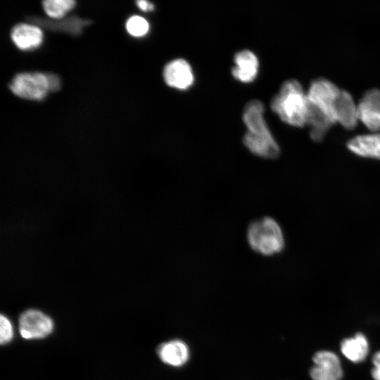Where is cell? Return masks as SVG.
<instances>
[{"mask_svg": "<svg viewBox=\"0 0 380 380\" xmlns=\"http://www.w3.org/2000/svg\"><path fill=\"white\" fill-rule=\"evenodd\" d=\"M308 105L307 93L296 80L284 82L270 104L283 122L297 127L306 125Z\"/></svg>", "mask_w": 380, "mask_h": 380, "instance_id": "cell-1", "label": "cell"}, {"mask_svg": "<svg viewBox=\"0 0 380 380\" xmlns=\"http://www.w3.org/2000/svg\"><path fill=\"white\" fill-rule=\"evenodd\" d=\"M249 247L263 256L280 253L285 247V238L279 222L272 217L265 216L253 220L246 230Z\"/></svg>", "mask_w": 380, "mask_h": 380, "instance_id": "cell-2", "label": "cell"}, {"mask_svg": "<svg viewBox=\"0 0 380 380\" xmlns=\"http://www.w3.org/2000/svg\"><path fill=\"white\" fill-rule=\"evenodd\" d=\"M342 89L331 81L319 78L314 80L307 92L309 102L324 113L334 124L336 110Z\"/></svg>", "mask_w": 380, "mask_h": 380, "instance_id": "cell-3", "label": "cell"}, {"mask_svg": "<svg viewBox=\"0 0 380 380\" xmlns=\"http://www.w3.org/2000/svg\"><path fill=\"white\" fill-rule=\"evenodd\" d=\"M9 89L18 97L35 101L44 99L49 91L46 73L38 72L17 74Z\"/></svg>", "mask_w": 380, "mask_h": 380, "instance_id": "cell-4", "label": "cell"}, {"mask_svg": "<svg viewBox=\"0 0 380 380\" xmlns=\"http://www.w3.org/2000/svg\"><path fill=\"white\" fill-rule=\"evenodd\" d=\"M53 327L51 319L36 310L24 312L19 319V331L26 339L40 338L49 335Z\"/></svg>", "mask_w": 380, "mask_h": 380, "instance_id": "cell-5", "label": "cell"}, {"mask_svg": "<svg viewBox=\"0 0 380 380\" xmlns=\"http://www.w3.org/2000/svg\"><path fill=\"white\" fill-rule=\"evenodd\" d=\"M312 361L314 365L310 371L312 380H341L343 369L338 356L328 350L316 353Z\"/></svg>", "mask_w": 380, "mask_h": 380, "instance_id": "cell-6", "label": "cell"}, {"mask_svg": "<svg viewBox=\"0 0 380 380\" xmlns=\"http://www.w3.org/2000/svg\"><path fill=\"white\" fill-rule=\"evenodd\" d=\"M357 106L358 120L369 129L380 131V90L372 89L367 91Z\"/></svg>", "mask_w": 380, "mask_h": 380, "instance_id": "cell-7", "label": "cell"}, {"mask_svg": "<svg viewBox=\"0 0 380 380\" xmlns=\"http://www.w3.org/2000/svg\"><path fill=\"white\" fill-rule=\"evenodd\" d=\"M264 106L260 101L247 103L243 112V120L247 127L246 134L260 138L274 137L263 117Z\"/></svg>", "mask_w": 380, "mask_h": 380, "instance_id": "cell-8", "label": "cell"}, {"mask_svg": "<svg viewBox=\"0 0 380 380\" xmlns=\"http://www.w3.org/2000/svg\"><path fill=\"white\" fill-rule=\"evenodd\" d=\"M163 78L168 86L181 90L189 88L194 80L191 65L182 58L173 60L165 66Z\"/></svg>", "mask_w": 380, "mask_h": 380, "instance_id": "cell-9", "label": "cell"}, {"mask_svg": "<svg viewBox=\"0 0 380 380\" xmlns=\"http://www.w3.org/2000/svg\"><path fill=\"white\" fill-rule=\"evenodd\" d=\"M11 37L19 49L32 50L41 45L43 41V32L37 25L20 23L13 27Z\"/></svg>", "mask_w": 380, "mask_h": 380, "instance_id": "cell-10", "label": "cell"}, {"mask_svg": "<svg viewBox=\"0 0 380 380\" xmlns=\"http://www.w3.org/2000/svg\"><path fill=\"white\" fill-rule=\"evenodd\" d=\"M235 66L232 70L235 79L243 83L253 82L258 72V60L249 50H243L234 56Z\"/></svg>", "mask_w": 380, "mask_h": 380, "instance_id": "cell-11", "label": "cell"}, {"mask_svg": "<svg viewBox=\"0 0 380 380\" xmlns=\"http://www.w3.org/2000/svg\"><path fill=\"white\" fill-rule=\"evenodd\" d=\"M347 147L357 156L380 160V134L356 136L348 142Z\"/></svg>", "mask_w": 380, "mask_h": 380, "instance_id": "cell-12", "label": "cell"}, {"mask_svg": "<svg viewBox=\"0 0 380 380\" xmlns=\"http://www.w3.org/2000/svg\"><path fill=\"white\" fill-rule=\"evenodd\" d=\"M358 120L357 104L348 91L342 90L336 110V123L351 129L356 126Z\"/></svg>", "mask_w": 380, "mask_h": 380, "instance_id": "cell-13", "label": "cell"}, {"mask_svg": "<svg viewBox=\"0 0 380 380\" xmlns=\"http://www.w3.org/2000/svg\"><path fill=\"white\" fill-rule=\"evenodd\" d=\"M158 353L163 362L175 367L183 365L189 357L188 347L181 341L164 343L159 347Z\"/></svg>", "mask_w": 380, "mask_h": 380, "instance_id": "cell-14", "label": "cell"}, {"mask_svg": "<svg viewBox=\"0 0 380 380\" xmlns=\"http://www.w3.org/2000/svg\"><path fill=\"white\" fill-rule=\"evenodd\" d=\"M333 124L324 113L309 102L306 125L310 127V135L313 141H322Z\"/></svg>", "mask_w": 380, "mask_h": 380, "instance_id": "cell-15", "label": "cell"}, {"mask_svg": "<svg viewBox=\"0 0 380 380\" xmlns=\"http://www.w3.org/2000/svg\"><path fill=\"white\" fill-rule=\"evenodd\" d=\"M341 351L349 360L355 363L360 362L368 354V341L362 334L357 333L354 337L342 341Z\"/></svg>", "mask_w": 380, "mask_h": 380, "instance_id": "cell-16", "label": "cell"}, {"mask_svg": "<svg viewBox=\"0 0 380 380\" xmlns=\"http://www.w3.org/2000/svg\"><path fill=\"white\" fill-rule=\"evenodd\" d=\"M73 0H46L42 2L46 15L53 19H61L75 6Z\"/></svg>", "mask_w": 380, "mask_h": 380, "instance_id": "cell-17", "label": "cell"}, {"mask_svg": "<svg viewBox=\"0 0 380 380\" xmlns=\"http://www.w3.org/2000/svg\"><path fill=\"white\" fill-rule=\"evenodd\" d=\"M126 30L128 33L136 37L144 36L149 30L147 20L141 16L133 15L126 22Z\"/></svg>", "mask_w": 380, "mask_h": 380, "instance_id": "cell-18", "label": "cell"}, {"mask_svg": "<svg viewBox=\"0 0 380 380\" xmlns=\"http://www.w3.org/2000/svg\"><path fill=\"white\" fill-rule=\"evenodd\" d=\"M0 342L1 344L8 343L13 338V327L9 319L3 315L0 317Z\"/></svg>", "mask_w": 380, "mask_h": 380, "instance_id": "cell-19", "label": "cell"}, {"mask_svg": "<svg viewBox=\"0 0 380 380\" xmlns=\"http://www.w3.org/2000/svg\"><path fill=\"white\" fill-rule=\"evenodd\" d=\"M49 91H56L61 88V80L58 76L54 73H46Z\"/></svg>", "mask_w": 380, "mask_h": 380, "instance_id": "cell-20", "label": "cell"}, {"mask_svg": "<svg viewBox=\"0 0 380 380\" xmlns=\"http://www.w3.org/2000/svg\"><path fill=\"white\" fill-rule=\"evenodd\" d=\"M374 368L372 369V375L374 380H380V351L376 353L372 358Z\"/></svg>", "mask_w": 380, "mask_h": 380, "instance_id": "cell-21", "label": "cell"}, {"mask_svg": "<svg viewBox=\"0 0 380 380\" xmlns=\"http://www.w3.org/2000/svg\"><path fill=\"white\" fill-rule=\"evenodd\" d=\"M136 4L139 9L143 11H153L154 8L153 4L147 1L139 0L136 1Z\"/></svg>", "mask_w": 380, "mask_h": 380, "instance_id": "cell-22", "label": "cell"}]
</instances>
